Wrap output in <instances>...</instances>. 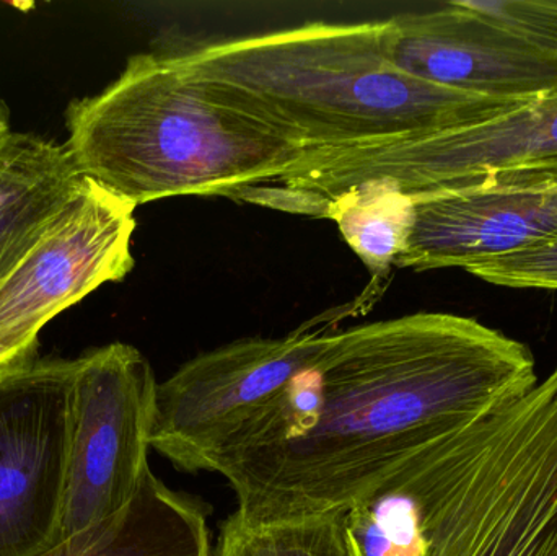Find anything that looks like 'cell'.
Wrapping results in <instances>:
<instances>
[{
    "instance_id": "6da1fadb",
    "label": "cell",
    "mask_w": 557,
    "mask_h": 556,
    "mask_svg": "<svg viewBox=\"0 0 557 556\" xmlns=\"http://www.w3.org/2000/svg\"><path fill=\"white\" fill-rule=\"evenodd\" d=\"M539 382L523 343L454 313L334 333L215 460L248 521L346 509L455 423Z\"/></svg>"
},
{
    "instance_id": "7a4b0ae2",
    "label": "cell",
    "mask_w": 557,
    "mask_h": 556,
    "mask_svg": "<svg viewBox=\"0 0 557 556\" xmlns=\"http://www.w3.org/2000/svg\"><path fill=\"white\" fill-rule=\"evenodd\" d=\"M385 22L311 23L176 54L225 103L301 149L369 143L491 120L527 100L419 81L386 58Z\"/></svg>"
},
{
    "instance_id": "3957f363",
    "label": "cell",
    "mask_w": 557,
    "mask_h": 556,
    "mask_svg": "<svg viewBox=\"0 0 557 556\" xmlns=\"http://www.w3.org/2000/svg\"><path fill=\"white\" fill-rule=\"evenodd\" d=\"M78 175L146 205L227 196L287 172L305 149L231 107L176 54H137L116 82L65 111Z\"/></svg>"
},
{
    "instance_id": "277c9868",
    "label": "cell",
    "mask_w": 557,
    "mask_h": 556,
    "mask_svg": "<svg viewBox=\"0 0 557 556\" xmlns=\"http://www.w3.org/2000/svg\"><path fill=\"white\" fill-rule=\"evenodd\" d=\"M424 556H557V365L432 443Z\"/></svg>"
},
{
    "instance_id": "5b68a950",
    "label": "cell",
    "mask_w": 557,
    "mask_h": 556,
    "mask_svg": "<svg viewBox=\"0 0 557 556\" xmlns=\"http://www.w3.org/2000/svg\"><path fill=\"white\" fill-rule=\"evenodd\" d=\"M530 178H557V95L465 126L307 149L273 186L294 214L324 218L367 183L419 198Z\"/></svg>"
},
{
    "instance_id": "8992f818",
    "label": "cell",
    "mask_w": 557,
    "mask_h": 556,
    "mask_svg": "<svg viewBox=\"0 0 557 556\" xmlns=\"http://www.w3.org/2000/svg\"><path fill=\"white\" fill-rule=\"evenodd\" d=\"M386 58L419 81L483 97L557 95V0L448 2L386 20Z\"/></svg>"
},
{
    "instance_id": "52a82bcc",
    "label": "cell",
    "mask_w": 557,
    "mask_h": 556,
    "mask_svg": "<svg viewBox=\"0 0 557 556\" xmlns=\"http://www.w3.org/2000/svg\"><path fill=\"white\" fill-rule=\"evenodd\" d=\"M333 335L301 329L284 338L238 339L196 356L157 387L150 446L183 472H211L215 460L326 351Z\"/></svg>"
},
{
    "instance_id": "ba28073f",
    "label": "cell",
    "mask_w": 557,
    "mask_h": 556,
    "mask_svg": "<svg viewBox=\"0 0 557 556\" xmlns=\"http://www.w3.org/2000/svg\"><path fill=\"white\" fill-rule=\"evenodd\" d=\"M75 362L71 464L59 544L110 521L136 495L150 470L159 387L149 359L126 343L91 349Z\"/></svg>"
},
{
    "instance_id": "9c48e42d",
    "label": "cell",
    "mask_w": 557,
    "mask_h": 556,
    "mask_svg": "<svg viewBox=\"0 0 557 556\" xmlns=\"http://www.w3.org/2000/svg\"><path fill=\"white\" fill-rule=\"evenodd\" d=\"M136 208L82 176L77 191L0 283V375L35 361L39 333L55 316L133 271Z\"/></svg>"
},
{
    "instance_id": "30bf717a",
    "label": "cell",
    "mask_w": 557,
    "mask_h": 556,
    "mask_svg": "<svg viewBox=\"0 0 557 556\" xmlns=\"http://www.w3.org/2000/svg\"><path fill=\"white\" fill-rule=\"evenodd\" d=\"M75 369V359H45L0 375V556H42L59 544Z\"/></svg>"
},
{
    "instance_id": "8fae6325",
    "label": "cell",
    "mask_w": 557,
    "mask_h": 556,
    "mask_svg": "<svg viewBox=\"0 0 557 556\" xmlns=\"http://www.w3.org/2000/svg\"><path fill=\"white\" fill-rule=\"evenodd\" d=\"M414 199L398 268H470L557 237V178L513 180Z\"/></svg>"
},
{
    "instance_id": "7c38bea8",
    "label": "cell",
    "mask_w": 557,
    "mask_h": 556,
    "mask_svg": "<svg viewBox=\"0 0 557 556\" xmlns=\"http://www.w3.org/2000/svg\"><path fill=\"white\" fill-rule=\"evenodd\" d=\"M81 183L65 146L35 134L10 133L0 146V283Z\"/></svg>"
},
{
    "instance_id": "4fadbf2b",
    "label": "cell",
    "mask_w": 557,
    "mask_h": 556,
    "mask_svg": "<svg viewBox=\"0 0 557 556\" xmlns=\"http://www.w3.org/2000/svg\"><path fill=\"white\" fill-rule=\"evenodd\" d=\"M42 556H212L208 511L150 469L123 511Z\"/></svg>"
},
{
    "instance_id": "5bb4252c",
    "label": "cell",
    "mask_w": 557,
    "mask_h": 556,
    "mask_svg": "<svg viewBox=\"0 0 557 556\" xmlns=\"http://www.w3.org/2000/svg\"><path fill=\"white\" fill-rule=\"evenodd\" d=\"M324 219L336 222L370 273L385 276L408 244L414 199L380 183H367L333 199Z\"/></svg>"
},
{
    "instance_id": "9a60e30c",
    "label": "cell",
    "mask_w": 557,
    "mask_h": 556,
    "mask_svg": "<svg viewBox=\"0 0 557 556\" xmlns=\"http://www.w3.org/2000/svg\"><path fill=\"white\" fill-rule=\"evenodd\" d=\"M212 556H350L344 509L264 522L235 511L222 522Z\"/></svg>"
},
{
    "instance_id": "2e32d148",
    "label": "cell",
    "mask_w": 557,
    "mask_h": 556,
    "mask_svg": "<svg viewBox=\"0 0 557 556\" xmlns=\"http://www.w3.org/2000/svg\"><path fill=\"white\" fill-rule=\"evenodd\" d=\"M467 271L496 286L557 291V237Z\"/></svg>"
},
{
    "instance_id": "e0dca14e",
    "label": "cell",
    "mask_w": 557,
    "mask_h": 556,
    "mask_svg": "<svg viewBox=\"0 0 557 556\" xmlns=\"http://www.w3.org/2000/svg\"><path fill=\"white\" fill-rule=\"evenodd\" d=\"M10 133H12V131H10L9 113H7V108L3 107L2 101H0V146L5 143Z\"/></svg>"
}]
</instances>
